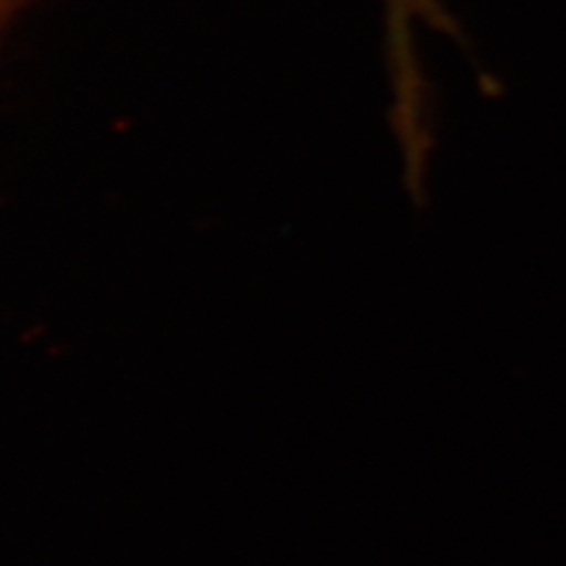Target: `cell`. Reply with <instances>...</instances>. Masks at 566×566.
<instances>
[{"instance_id": "6da1fadb", "label": "cell", "mask_w": 566, "mask_h": 566, "mask_svg": "<svg viewBox=\"0 0 566 566\" xmlns=\"http://www.w3.org/2000/svg\"><path fill=\"white\" fill-rule=\"evenodd\" d=\"M27 0H0V33L12 22V17L22 10Z\"/></svg>"}]
</instances>
